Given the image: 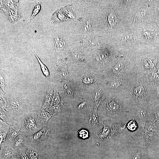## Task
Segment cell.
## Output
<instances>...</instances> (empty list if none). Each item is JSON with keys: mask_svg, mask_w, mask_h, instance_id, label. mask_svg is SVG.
<instances>
[{"mask_svg": "<svg viewBox=\"0 0 159 159\" xmlns=\"http://www.w3.org/2000/svg\"><path fill=\"white\" fill-rule=\"evenodd\" d=\"M105 1L102 14L101 29L104 35L110 41L127 28L128 9L132 0Z\"/></svg>", "mask_w": 159, "mask_h": 159, "instance_id": "1", "label": "cell"}, {"mask_svg": "<svg viewBox=\"0 0 159 159\" xmlns=\"http://www.w3.org/2000/svg\"><path fill=\"white\" fill-rule=\"evenodd\" d=\"M122 95L125 109L135 106H148L153 103L154 86L147 73L137 74L130 79Z\"/></svg>", "mask_w": 159, "mask_h": 159, "instance_id": "2", "label": "cell"}, {"mask_svg": "<svg viewBox=\"0 0 159 159\" xmlns=\"http://www.w3.org/2000/svg\"><path fill=\"white\" fill-rule=\"evenodd\" d=\"M155 0H132L128 9L127 26L129 29L142 28L152 22Z\"/></svg>", "mask_w": 159, "mask_h": 159, "instance_id": "3", "label": "cell"}, {"mask_svg": "<svg viewBox=\"0 0 159 159\" xmlns=\"http://www.w3.org/2000/svg\"><path fill=\"white\" fill-rule=\"evenodd\" d=\"M123 98L122 94H114V96L107 97L104 101L101 114L104 120L126 124L133 119L130 112L124 108Z\"/></svg>", "mask_w": 159, "mask_h": 159, "instance_id": "4", "label": "cell"}, {"mask_svg": "<svg viewBox=\"0 0 159 159\" xmlns=\"http://www.w3.org/2000/svg\"><path fill=\"white\" fill-rule=\"evenodd\" d=\"M122 53L123 56L112 69L113 78L111 79L128 80L136 74L142 72L133 55L127 52Z\"/></svg>", "mask_w": 159, "mask_h": 159, "instance_id": "5", "label": "cell"}, {"mask_svg": "<svg viewBox=\"0 0 159 159\" xmlns=\"http://www.w3.org/2000/svg\"><path fill=\"white\" fill-rule=\"evenodd\" d=\"M142 28L138 29L127 28L115 36L110 44L117 50L120 51L139 44L141 41Z\"/></svg>", "mask_w": 159, "mask_h": 159, "instance_id": "6", "label": "cell"}, {"mask_svg": "<svg viewBox=\"0 0 159 159\" xmlns=\"http://www.w3.org/2000/svg\"><path fill=\"white\" fill-rule=\"evenodd\" d=\"M19 125L21 132L27 136L32 135L41 129L37 126L36 116L34 112L24 116Z\"/></svg>", "mask_w": 159, "mask_h": 159, "instance_id": "7", "label": "cell"}, {"mask_svg": "<svg viewBox=\"0 0 159 159\" xmlns=\"http://www.w3.org/2000/svg\"><path fill=\"white\" fill-rule=\"evenodd\" d=\"M148 106H135L125 109L130 112L143 131L148 118Z\"/></svg>", "mask_w": 159, "mask_h": 159, "instance_id": "8", "label": "cell"}, {"mask_svg": "<svg viewBox=\"0 0 159 159\" xmlns=\"http://www.w3.org/2000/svg\"><path fill=\"white\" fill-rule=\"evenodd\" d=\"M159 132V127L152 121L148 119L142 132L145 149L153 141Z\"/></svg>", "mask_w": 159, "mask_h": 159, "instance_id": "9", "label": "cell"}, {"mask_svg": "<svg viewBox=\"0 0 159 159\" xmlns=\"http://www.w3.org/2000/svg\"><path fill=\"white\" fill-rule=\"evenodd\" d=\"M5 2L4 5L5 6L3 8L5 14L7 13L8 19L11 22H16L20 19L21 17L18 11L19 8L12 10V9L19 6L18 1H5Z\"/></svg>", "mask_w": 159, "mask_h": 159, "instance_id": "10", "label": "cell"}, {"mask_svg": "<svg viewBox=\"0 0 159 159\" xmlns=\"http://www.w3.org/2000/svg\"><path fill=\"white\" fill-rule=\"evenodd\" d=\"M49 128L46 126L34 135L27 136L28 147L37 145L45 141L49 135Z\"/></svg>", "mask_w": 159, "mask_h": 159, "instance_id": "11", "label": "cell"}, {"mask_svg": "<svg viewBox=\"0 0 159 159\" xmlns=\"http://www.w3.org/2000/svg\"><path fill=\"white\" fill-rule=\"evenodd\" d=\"M0 148V159H18V151L13 144L3 142Z\"/></svg>", "mask_w": 159, "mask_h": 159, "instance_id": "12", "label": "cell"}, {"mask_svg": "<svg viewBox=\"0 0 159 159\" xmlns=\"http://www.w3.org/2000/svg\"><path fill=\"white\" fill-rule=\"evenodd\" d=\"M159 34V31L156 28L154 30L146 29L142 27L141 33V41L143 44L153 45L155 44L157 37Z\"/></svg>", "mask_w": 159, "mask_h": 159, "instance_id": "13", "label": "cell"}, {"mask_svg": "<svg viewBox=\"0 0 159 159\" xmlns=\"http://www.w3.org/2000/svg\"><path fill=\"white\" fill-rule=\"evenodd\" d=\"M148 119L153 121L159 127V103L154 102L148 107Z\"/></svg>", "mask_w": 159, "mask_h": 159, "instance_id": "14", "label": "cell"}, {"mask_svg": "<svg viewBox=\"0 0 159 159\" xmlns=\"http://www.w3.org/2000/svg\"><path fill=\"white\" fill-rule=\"evenodd\" d=\"M37 114L36 123L40 129L46 126L49 119L52 116L49 112L44 109L36 111Z\"/></svg>", "mask_w": 159, "mask_h": 159, "instance_id": "15", "label": "cell"}, {"mask_svg": "<svg viewBox=\"0 0 159 159\" xmlns=\"http://www.w3.org/2000/svg\"><path fill=\"white\" fill-rule=\"evenodd\" d=\"M13 146L17 150L25 151L28 147L27 136L22 133L19 135L14 140Z\"/></svg>", "mask_w": 159, "mask_h": 159, "instance_id": "16", "label": "cell"}, {"mask_svg": "<svg viewBox=\"0 0 159 159\" xmlns=\"http://www.w3.org/2000/svg\"><path fill=\"white\" fill-rule=\"evenodd\" d=\"M20 130V127L19 125L12 122V125L10 126L5 142L13 144L16 137L21 133Z\"/></svg>", "mask_w": 159, "mask_h": 159, "instance_id": "17", "label": "cell"}, {"mask_svg": "<svg viewBox=\"0 0 159 159\" xmlns=\"http://www.w3.org/2000/svg\"><path fill=\"white\" fill-rule=\"evenodd\" d=\"M53 90L50 88L48 89L44 98L41 109H45L50 106L52 98L53 95Z\"/></svg>", "mask_w": 159, "mask_h": 159, "instance_id": "18", "label": "cell"}, {"mask_svg": "<svg viewBox=\"0 0 159 159\" xmlns=\"http://www.w3.org/2000/svg\"><path fill=\"white\" fill-rule=\"evenodd\" d=\"M152 22L155 23L159 22V0H155Z\"/></svg>", "mask_w": 159, "mask_h": 159, "instance_id": "19", "label": "cell"}, {"mask_svg": "<svg viewBox=\"0 0 159 159\" xmlns=\"http://www.w3.org/2000/svg\"><path fill=\"white\" fill-rule=\"evenodd\" d=\"M104 127L103 130L98 135L100 140L102 142L107 140L109 137H110V135H111L110 128L104 124Z\"/></svg>", "mask_w": 159, "mask_h": 159, "instance_id": "20", "label": "cell"}, {"mask_svg": "<svg viewBox=\"0 0 159 159\" xmlns=\"http://www.w3.org/2000/svg\"><path fill=\"white\" fill-rule=\"evenodd\" d=\"M27 46L29 47V48L31 49L32 51L33 52L35 56H36L40 64L41 70L44 75L46 77H49V70L47 67L42 62L39 58L36 55L34 51L32 49L30 45H27Z\"/></svg>", "mask_w": 159, "mask_h": 159, "instance_id": "21", "label": "cell"}, {"mask_svg": "<svg viewBox=\"0 0 159 159\" xmlns=\"http://www.w3.org/2000/svg\"><path fill=\"white\" fill-rule=\"evenodd\" d=\"M46 112L49 113L53 116L59 113L61 110V107L59 105L50 106L48 108L44 109Z\"/></svg>", "mask_w": 159, "mask_h": 159, "instance_id": "22", "label": "cell"}, {"mask_svg": "<svg viewBox=\"0 0 159 159\" xmlns=\"http://www.w3.org/2000/svg\"><path fill=\"white\" fill-rule=\"evenodd\" d=\"M97 107L95 109L92 115L91 116L89 120V122L93 126H98L100 125L99 119L97 115Z\"/></svg>", "mask_w": 159, "mask_h": 159, "instance_id": "23", "label": "cell"}, {"mask_svg": "<svg viewBox=\"0 0 159 159\" xmlns=\"http://www.w3.org/2000/svg\"><path fill=\"white\" fill-rule=\"evenodd\" d=\"M25 152L29 159H40V157L37 153L30 147H27Z\"/></svg>", "mask_w": 159, "mask_h": 159, "instance_id": "24", "label": "cell"}, {"mask_svg": "<svg viewBox=\"0 0 159 159\" xmlns=\"http://www.w3.org/2000/svg\"><path fill=\"white\" fill-rule=\"evenodd\" d=\"M9 129L5 127H0V145L3 142H5L7 135Z\"/></svg>", "mask_w": 159, "mask_h": 159, "instance_id": "25", "label": "cell"}, {"mask_svg": "<svg viewBox=\"0 0 159 159\" xmlns=\"http://www.w3.org/2000/svg\"><path fill=\"white\" fill-rule=\"evenodd\" d=\"M102 95V90L100 88L96 91L93 97L94 100L95 102V109L98 107L100 102Z\"/></svg>", "mask_w": 159, "mask_h": 159, "instance_id": "26", "label": "cell"}, {"mask_svg": "<svg viewBox=\"0 0 159 159\" xmlns=\"http://www.w3.org/2000/svg\"><path fill=\"white\" fill-rule=\"evenodd\" d=\"M41 8V3L39 2H38L37 3L36 5L34 7L30 20L27 23L28 24H30L31 20L34 18L35 16L39 13L40 10Z\"/></svg>", "mask_w": 159, "mask_h": 159, "instance_id": "27", "label": "cell"}, {"mask_svg": "<svg viewBox=\"0 0 159 159\" xmlns=\"http://www.w3.org/2000/svg\"><path fill=\"white\" fill-rule=\"evenodd\" d=\"M59 96L58 92L55 90L54 91L50 106L57 105L60 102Z\"/></svg>", "mask_w": 159, "mask_h": 159, "instance_id": "28", "label": "cell"}, {"mask_svg": "<svg viewBox=\"0 0 159 159\" xmlns=\"http://www.w3.org/2000/svg\"><path fill=\"white\" fill-rule=\"evenodd\" d=\"M159 150V132L153 141L148 146Z\"/></svg>", "mask_w": 159, "mask_h": 159, "instance_id": "29", "label": "cell"}, {"mask_svg": "<svg viewBox=\"0 0 159 159\" xmlns=\"http://www.w3.org/2000/svg\"><path fill=\"white\" fill-rule=\"evenodd\" d=\"M0 87L3 92H6L4 90V87L6 85V80L5 78L4 75L3 71L2 69L0 70Z\"/></svg>", "mask_w": 159, "mask_h": 159, "instance_id": "30", "label": "cell"}, {"mask_svg": "<svg viewBox=\"0 0 159 159\" xmlns=\"http://www.w3.org/2000/svg\"><path fill=\"white\" fill-rule=\"evenodd\" d=\"M18 159H29L27 157L25 151H21L18 150Z\"/></svg>", "mask_w": 159, "mask_h": 159, "instance_id": "31", "label": "cell"}, {"mask_svg": "<svg viewBox=\"0 0 159 159\" xmlns=\"http://www.w3.org/2000/svg\"><path fill=\"white\" fill-rule=\"evenodd\" d=\"M79 134L80 137L82 138L85 139L88 137V133L85 130H82L79 131Z\"/></svg>", "mask_w": 159, "mask_h": 159, "instance_id": "32", "label": "cell"}, {"mask_svg": "<svg viewBox=\"0 0 159 159\" xmlns=\"http://www.w3.org/2000/svg\"><path fill=\"white\" fill-rule=\"evenodd\" d=\"M83 82L85 84H90L93 81L92 79L89 77H85L83 80Z\"/></svg>", "mask_w": 159, "mask_h": 159, "instance_id": "33", "label": "cell"}, {"mask_svg": "<svg viewBox=\"0 0 159 159\" xmlns=\"http://www.w3.org/2000/svg\"><path fill=\"white\" fill-rule=\"evenodd\" d=\"M159 37H157L156 41L154 44L157 47L158 49L159 50V34L158 36ZM158 61H159V55L158 57Z\"/></svg>", "mask_w": 159, "mask_h": 159, "instance_id": "34", "label": "cell"}, {"mask_svg": "<svg viewBox=\"0 0 159 159\" xmlns=\"http://www.w3.org/2000/svg\"><path fill=\"white\" fill-rule=\"evenodd\" d=\"M156 24L157 25V29L159 31V22L156 23Z\"/></svg>", "mask_w": 159, "mask_h": 159, "instance_id": "35", "label": "cell"}]
</instances>
